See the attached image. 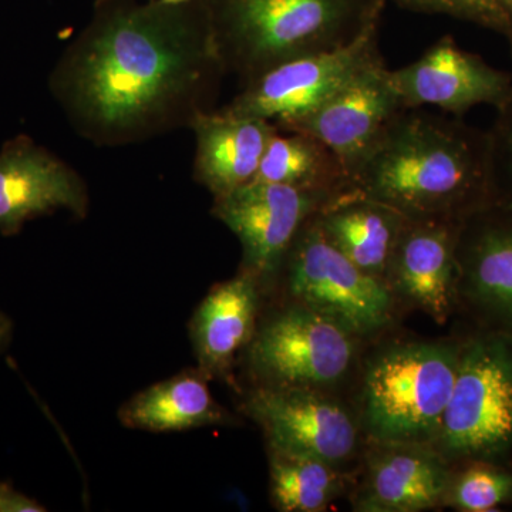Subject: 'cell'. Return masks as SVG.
Returning a JSON list of instances; mask_svg holds the SVG:
<instances>
[{"mask_svg": "<svg viewBox=\"0 0 512 512\" xmlns=\"http://www.w3.org/2000/svg\"><path fill=\"white\" fill-rule=\"evenodd\" d=\"M225 76L202 0H96L49 87L80 137L124 147L190 128Z\"/></svg>", "mask_w": 512, "mask_h": 512, "instance_id": "1", "label": "cell"}, {"mask_svg": "<svg viewBox=\"0 0 512 512\" xmlns=\"http://www.w3.org/2000/svg\"><path fill=\"white\" fill-rule=\"evenodd\" d=\"M487 131L494 204L512 208V94L497 109L494 124Z\"/></svg>", "mask_w": 512, "mask_h": 512, "instance_id": "25", "label": "cell"}, {"mask_svg": "<svg viewBox=\"0 0 512 512\" xmlns=\"http://www.w3.org/2000/svg\"><path fill=\"white\" fill-rule=\"evenodd\" d=\"M268 450L271 501L278 511H326L348 488L342 467L318 458Z\"/></svg>", "mask_w": 512, "mask_h": 512, "instance_id": "22", "label": "cell"}, {"mask_svg": "<svg viewBox=\"0 0 512 512\" xmlns=\"http://www.w3.org/2000/svg\"><path fill=\"white\" fill-rule=\"evenodd\" d=\"M512 18V16H511ZM508 39H510V43H511V53H512V26H511V30H510V35L507 36Z\"/></svg>", "mask_w": 512, "mask_h": 512, "instance_id": "30", "label": "cell"}, {"mask_svg": "<svg viewBox=\"0 0 512 512\" xmlns=\"http://www.w3.org/2000/svg\"><path fill=\"white\" fill-rule=\"evenodd\" d=\"M161 2L168 3V5H180V3H188L192 0H161Z\"/></svg>", "mask_w": 512, "mask_h": 512, "instance_id": "29", "label": "cell"}, {"mask_svg": "<svg viewBox=\"0 0 512 512\" xmlns=\"http://www.w3.org/2000/svg\"><path fill=\"white\" fill-rule=\"evenodd\" d=\"M379 23L348 46L278 64L241 87L225 113L268 120L276 128L303 119L338 93L367 64L380 59Z\"/></svg>", "mask_w": 512, "mask_h": 512, "instance_id": "8", "label": "cell"}, {"mask_svg": "<svg viewBox=\"0 0 512 512\" xmlns=\"http://www.w3.org/2000/svg\"><path fill=\"white\" fill-rule=\"evenodd\" d=\"M46 507L30 498L28 495L20 493L10 483H0V512H43Z\"/></svg>", "mask_w": 512, "mask_h": 512, "instance_id": "26", "label": "cell"}, {"mask_svg": "<svg viewBox=\"0 0 512 512\" xmlns=\"http://www.w3.org/2000/svg\"><path fill=\"white\" fill-rule=\"evenodd\" d=\"M461 342L407 340L370 356L357 410L370 443H434L453 392Z\"/></svg>", "mask_w": 512, "mask_h": 512, "instance_id": "4", "label": "cell"}, {"mask_svg": "<svg viewBox=\"0 0 512 512\" xmlns=\"http://www.w3.org/2000/svg\"><path fill=\"white\" fill-rule=\"evenodd\" d=\"M336 195L251 181L214 198L211 212L241 242V268L265 284L279 275L303 225Z\"/></svg>", "mask_w": 512, "mask_h": 512, "instance_id": "10", "label": "cell"}, {"mask_svg": "<svg viewBox=\"0 0 512 512\" xmlns=\"http://www.w3.org/2000/svg\"><path fill=\"white\" fill-rule=\"evenodd\" d=\"M387 0H202L228 76L245 86L278 64L348 46Z\"/></svg>", "mask_w": 512, "mask_h": 512, "instance_id": "3", "label": "cell"}, {"mask_svg": "<svg viewBox=\"0 0 512 512\" xmlns=\"http://www.w3.org/2000/svg\"><path fill=\"white\" fill-rule=\"evenodd\" d=\"M13 320L5 312L0 311V355L9 349L13 339Z\"/></svg>", "mask_w": 512, "mask_h": 512, "instance_id": "27", "label": "cell"}, {"mask_svg": "<svg viewBox=\"0 0 512 512\" xmlns=\"http://www.w3.org/2000/svg\"><path fill=\"white\" fill-rule=\"evenodd\" d=\"M451 466L443 507L491 512L512 505V464L470 460Z\"/></svg>", "mask_w": 512, "mask_h": 512, "instance_id": "23", "label": "cell"}, {"mask_svg": "<svg viewBox=\"0 0 512 512\" xmlns=\"http://www.w3.org/2000/svg\"><path fill=\"white\" fill-rule=\"evenodd\" d=\"M360 340L328 316L289 302L259 319L245 357L262 386L329 392L355 366Z\"/></svg>", "mask_w": 512, "mask_h": 512, "instance_id": "7", "label": "cell"}, {"mask_svg": "<svg viewBox=\"0 0 512 512\" xmlns=\"http://www.w3.org/2000/svg\"><path fill=\"white\" fill-rule=\"evenodd\" d=\"M406 109L383 57L363 67L338 93L303 119L279 127L301 131L326 144L355 178L394 117Z\"/></svg>", "mask_w": 512, "mask_h": 512, "instance_id": "12", "label": "cell"}, {"mask_svg": "<svg viewBox=\"0 0 512 512\" xmlns=\"http://www.w3.org/2000/svg\"><path fill=\"white\" fill-rule=\"evenodd\" d=\"M208 382L210 377L198 367L185 370L134 394L117 416L127 429L150 433L234 424V416L214 399Z\"/></svg>", "mask_w": 512, "mask_h": 512, "instance_id": "20", "label": "cell"}, {"mask_svg": "<svg viewBox=\"0 0 512 512\" xmlns=\"http://www.w3.org/2000/svg\"><path fill=\"white\" fill-rule=\"evenodd\" d=\"M262 281L247 269L212 286L195 309L190 338L198 369L212 379H228L239 353L254 339L259 323Z\"/></svg>", "mask_w": 512, "mask_h": 512, "instance_id": "17", "label": "cell"}, {"mask_svg": "<svg viewBox=\"0 0 512 512\" xmlns=\"http://www.w3.org/2000/svg\"><path fill=\"white\" fill-rule=\"evenodd\" d=\"M353 188L407 220L464 221L494 204L488 131L463 117L404 109L357 171Z\"/></svg>", "mask_w": 512, "mask_h": 512, "instance_id": "2", "label": "cell"}, {"mask_svg": "<svg viewBox=\"0 0 512 512\" xmlns=\"http://www.w3.org/2000/svg\"><path fill=\"white\" fill-rule=\"evenodd\" d=\"M353 497L362 512H421L443 507L451 466L431 446L370 443Z\"/></svg>", "mask_w": 512, "mask_h": 512, "instance_id": "16", "label": "cell"}, {"mask_svg": "<svg viewBox=\"0 0 512 512\" xmlns=\"http://www.w3.org/2000/svg\"><path fill=\"white\" fill-rule=\"evenodd\" d=\"M190 128L195 134L194 180L214 198L254 180L266 146L278 131L271 121L221 109L200 114Z\"/></svg>", "mask_w": 512, "mask_h": 512, "instance_id": "18", "label": "cell"}, {"mask_svg": "<svg viewBox=\"0 0 512 512\" xmlns=\"http://www.w3.org/2000/svg\"><path fill=\"white\" fill-rule=\"evenodd\" d=\"M90 210L86 181L72 165L20 136L0 148V234L15 237L26 222L57 211L84 220Z\"/></svg>", "mask_w": 512, "mask_h": 512, "instance_id": "13", "label": "cell"}, {"mask_svg": "<svg viewBox=\"0 0 512 512\" xmlns=\"http://www.w3.org/2000/svg\"><path fill=\"white\" fill-rule=\"evenodd\" d=\"M403 8L429 15L448 16V18L474 23L481 28L510 35L511 13L497 0H394Z\"/></svg>", "mask_w": 512, "mask_h": 512, "instance_id": "24", "label": "cell"}, {"mask_svg": "<svg viewBox=\"0 0 512 512\" xmlns=\"http://www.w3.org/2000/svg\"><path fill=\"white\" fill-rule=\"evenodd\" d=\"M390 79L406 109L431 106L456 117L481 104L500 109L512 94L511 74L461 49L448 35L416 62L390 69Z\"/></svg>", "mask_w": 512, "mask_h": 512, "instance_id": "14", "label": "cell"}, {"mask_svg": "<svg viewBox=\"0 0 512 512\" xmlns=\"http://www.w3.org/2000/svg\"><path fill=\"white\" fill-rule=\"evenodd\" d=\"M244 412L261 427L268 448L342 467L359 448L357 413L322 390L258 384Z\"/></svg>", "mask_w": 512, "mask_h": 512, "instance_id": "9", "label": "cell"}, {"mask_svg": "<svg viewBox=\"0 0 512 512\" xmlns=\"http://www.w3.org/2000/svg\"><path fill=\"white\" fill-rule=\"evenodd\" d=\"M458 221L409 220L384 282L404 302L443 325L457 311Z\"/></svg>", "mask_w": 512, "mask_h": 512, "instance_id": "15", "label": "cell"}, {"mask_svg": "<svg viewBox=\"0 0 512 512\" xmlns=\"http://www.w3.org/2000/svg\"><path fill=\"white\" fill-rule=\"evenodd\" d=\"M252 181L330 194L353 188L352 178L335 153L318 138L301 131H276Z\"/></svg>", "mask_w": 512, "mask_h": 512, "instance_id": "21", "label": "cell"}, {"mask_svg": "<svg viewBox=\"0 0 512 512\" xmlns=\"http://www.w3.org/2000/svg\"><path fill=\"white\" fill-rule=\"evenodd\" d=\"M497 2L500 3V5H503L512 16V0H497Z\"/></svg>", "mask_w": 512, "mask_h": 512, "instance_id": "28", "label": "cell"}, {"mask_svg": "<svg viewBox=\"0 0 512 512\" xmlns=\"http://www.w3.org/2000/svg\"><path fill=\"white\" fill-rule=\"evenodd\" d=\"M323 235L350 262L384 281L407 218L355 188L336 195L316 214Z\"/></svg>", "mask_w": 512, "mask_h": 512, "instance_id": "19", "label": "cell"}, {"mask_svg": "<svg viewBox=\"0 0 512 512\" xmlns=\"http://www.w3.org/2000/svg\"><path fill=\"white\" fill-rule=\"evenodd\" d=\"M456 255L457 311L512 338V208L491 204L461 221Z\"/></svg>", "mask_w": 512, "mask_h": 512, "instance_id": "11", "label": "cell"}, {"mask_svg": "<svg viewBox=\"0 0 512 512\" xmlns=\"http://www.w3.org/2000/svg\"><path fill=\"white\" fill-rule=\"evenodd\" d=\"M316 214L296 235L279 271L289 302L328 316L357 338L375 336L392 323L396 299L386 282L330 244Z\"/></svg>", "mask_w": 512, "mask_h": 512, "instance_id": "6", "label": "cell"}, {"mask_svg": "<svg viewBox=\"0 0 512 512\" xmlns=\"http://www.w3.org/2000/svg\"><path fill=\"white\" fill-rule=\"evenodd\" d=\"M431 447L450 464H512L510 336L474 329L463 338L453 392Z\"/></svg>", "mask_w": 512, "mask_h": 512, "instance_id": "5", "label": "cell"}]
</instances>
